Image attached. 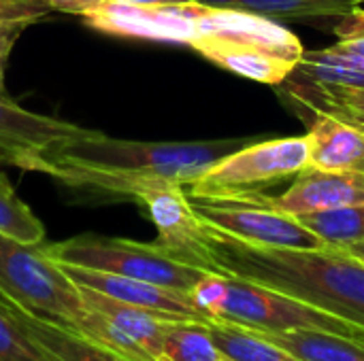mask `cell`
Returning <instances> with one entry per match:
<instances>
[{"mask_svg":"<svg viewBox=\"0 0 364 361\" xmlns=\"http://www.w3.org/2000/svg\"><path fill=\"white\" fill-rule=\"evenodd\" d=\"M207 328L218 349L230 361H303L256 330L226 321H207Z\"/></svg>","mask_w":364,"mask_h":361,"instance_id":"19","label":"cell"},{"mask_svg":"<svg viewBox=\"0 0 364 361\" xmlns=\"http://www.w3.org/2000/svg\"><path fill=\"white\" fill-rule=\"evenodd\" d=\"M360 4L363 0H237L239 11L256 13L279 23H322L328 19H341Z\"/></svg>","mask_w":364,"mask_h":361,"instance_id":"18","label":"cell"},{"mask_svg":"<svg viewBox=\"0 0 364 361\" xmlns=\"http://www.w3.org/2000/svg\"><path fill=\"white\" fill-rule=\"evenodd\" d=\"M296 219L331 247L348 249L350 245L364 240V204L307 213Z\"/></svg>","mask_w":364,"mask_h":361,"instance_id":"22","label":"cell"},{"mask_svg":"<svg viewBox=\"0 0 364 361\" xmlns=\"http://www.w3.org/2000/svg\"><path fill=\"white\" fill-rule=\"evenodd\" d=\"M292 72L314 83H324V85H335V87H346V89H364L363 64L335 51V47H326L318 51H303Z\"/></svg>","mask_w":364,"mask_h":361,"instance_id":"21","label":"cell"},{"mask_svg":"<svg viewBox=\"0 0 364 361\" xmlns=\"http://www.w3.org/2000/svg\"><path fill=\"white\" fill-rule=\"evenodd\" d=\"M107 194L139 202L158 230L156 243L175 260L220 274L209 245V230L192 209L183 185L164 179H130L115 183Z\"/></svg>","mask_w":364,"mask_h":361,"instance_id":"8","label":"cell"},{"mask_svg":"<svg viewBox=\"0 0 364 361\" xmlns=\"http://www.w3.org/2000/svg\"><path fill=\"white\" fill-rule=\"evenodd\" d=\"M363 2H364V0H363Z\"/></svg>","mask_w":364,"mask_h":361,"instance_id":"33","label":"cell"},{"mask_svg":"<svg viewBox=\"0 0 364 361\" xmlns=\"http://www.w3.org/2000/svg\"><path fill=\"white\" fill-rule=\"evenodd\" d=\"M47 253L58 264L139 279L183 294H190L209 274L175 260L158 243H136L100 234H81L47 245Z\"/></svg>","mask_w":364,"mask_h":361,"instance_id":"6","label":"cell"},{"mask_svg":"<svg viewBox=\"0 0 364 361\" xmlns=\"http://www.w3.org/2000/svg\"><path fill=\"white\" fill-rule=\"evenodd\" d=\"M252 138H220L194 143H145L111 138L90 130L51 145L34 172L49 174L75 189L107 194L130 179H164L190 185L226 155L250 145Z\"/></svg>","mask_w":364,"mask_h":361,"instance_id":"1","label":"cell"},{"mask_svg":"<svg viewBox=\"0 0 364 361\" xmlns=\"http://www.w3.org/2000/svg\"><path fill=\"white\" fill-rule=\"evenodd\" d=\"M0 296L15 309L58 326L83 313L79 287L47 253L45 243H21L0 232Z\"/></svg>","mask_w":364,"mask_h":361,"instance_id":"5","label":"cell"},{"mask_svg":"<svg viewBox=\"0 0 364 361\" xmlns=\"http://www.w3.org/2000/svg\"><path fill=\"white\" fill-rule=\"evenodd\" d=\"M79 294L87 309L98 311L105 317H109L132 343H136L143 349V353L151 361H158L160 347H162L168 326L175 319H181V317H173V315H164V313H156L149 309H141V306H132V304L113 300L94 289H87V287H79Z\"/></svg>","mask_w":364,"mask_h":361,"instance_id":"15","label":"cell"},{"mask_svg":"<svg viewBox=\"0 0 364 361\" xmlns=\"http://www.w3.org/2000/svg\"><path fill=\"white\" fill-rule=\"evenodd\" d=\"M55 9L49 0H0V21L34 23L51 15Z\"/></svg>","mask_w":364,"mask_h":361,"instance_id":"26","label":"cell"},{"mask_svg":"<svg viewBox=\"0 0 364 361\" xmlns=\"http://www.w3.org/2000/svg\"><path fill=\"white\" fill-rule=\"evenodd\" d=\"M0 361H47L6 300H0Z\"/></svg>","mask_w":364,"mask_h":361,"instance_id":"24","label":"cell"},{"mask_svg":"<svg viewBox=\"0 0 364 361\" xmlns=\"http://www.w3.org/2000/svg\"><path fill=\"white\" fill-rule=\"evenodd\" d=\"M267 200L275 209L294 217L364 204V172L320 170L307 166L294 177L290 189L282 196H267Z\"/></svg>","mask_w":364,"mask_h":361,"instance_id":"13","label":"cell"},{"mask_svg":"<svg viewBox=\"0 0 364 361\" xmlns=\"http://www.w3.org/2000/svg\"><path fill=\"white\" fill-rule=\"evenodd\" d=\"M53 4L55 11L62 13H70V15H81L83 11H87L90 6H94L100 0H49Z\"/></svg>","mask_w":364,"mask_h":361,"instance_id":"28","label":"cell"},{"mask_svg":"<svg viewBox=\"0 0 364 361\" xmlns=\"http://www.w3.org/2000/svg\"><path fill=\"white\" fill-rule=\"evenodd\" d=\"M196 215L213 230L241 243L275 249H322L326 243L294 215L275 209L267 194L243 198H192Z\"/></svg>","mask_w":364,"mask_h":361,"instance_id":"9","label":"cell"},{"mask_svg":"<svg viewBox=\"0 0 364 361\" xmlns=\"http://www.w3.org/2000/svg\"><path fill=\"white\" fill-rule=\"evenodd\" d=\"M190 296L209 321L237 323L258 332L318 330L364 343V328L360 326L241 277L209 272Z\"/></svg>","mask_w":364,"mask_h":361,"instance_id":"4","label":"cell"},{"mask_svg":"<svg viewBox=\"0 0 364 361\" xmlns=\"http://www.w3.org/2000/svg\"><path fill=\"white\" fill-rule=\"evenodd\" d=\"M0 232L21 243H43L45 228L41 219L19 200L4 174H0Z\"/></svg>","mask_w":364,"mask_h":361,"instance_id":"23","label":"cell"},{"mask_svg":"<svg viewBox=\"0 0 364 361\" xmlns=\"http://www.w3.org/2000/svg\"><path fill=\"white\" fill-rule=\"evenodd\" d=\"M292 111L307 123L311 168L364 172V132L358 126L301 106H292Z\"/></svg>","mask_w":364,"mask_h":361,"instance_id":"14","label":"cell"},{"mask_svg":"<svg viewBox=\"0 0 364 361\" xmlns=\"http://www.w3.org/2000/svg\"><path fill=\"white\" fill-rule=\"evenodd\" d=\"M207 230L220 274L260 283L364 328V262L348 249L256 247Z\"/></svg>","mask_w":364,"mask_h":361,"instance_id":"2","label":"cell"},{"mask_svg":"<svg viewBox=\"0 0 364 361\" xmlns=\"http://www.w3.org/2000/svg\"><path fill=\"white\" fill-rule=\"evenodd\" d=\"M15 315L26 328V332L32 336V340L41 347L47 361H132L124 355L92 345L90 340L68 332L66 328L53 321L38 319L19 309H15Z\"/></svg>","mask_w":364,"mask_h":361,"instance_id":"16","label":"cell"},{"mask_svg":"<svg viewBox=\"0 0 364 361\" xmlns=\"http://www.w3.org/2000/svg\"><path fill=\"white\" fill-rule=\"evenodd\" d=\"M196 2L209 9H237V0H196Z\"/></svg>","mask_w":364,"mask_h":361,"instance_id":"30","label":"cell"},{"mask_svg":"<svg viewBox=\"0 0 364 361\" xmlns=\"http://www.w3.org/2000/svg\"><path fill=\"white\" fill-rule=\"evenodd\" d=\"M158 361H230L213 343L207 321L175 319L162 340Z\"/></svg>","mask_w":364,"mask_h":361,"instance_id":"20","label":"cell"},{"mask_svg":"<svg viewBox=\"0 0 364 361\" xmlns=\"http://www.w3.org/2000/svg\"><path fill=\"white\" fill-rule=\"evenodd\" d=\"M335 34L339 36L337 45H333L335 51L364 66V9L356 6L354 11L343 15L335 26Z\"/></svg>","mask_w":364,"mask_h":361,"instance_id":"25","label":"cell"},{"mask_svg":"<svg viewBox=\"0 0 364 361\" xmlns=\"http://www.w3.org/2000/svg\"><path fill=\"white\" fill-rule=\"evenodd\" d=\"M309 166L307 136L252 140L220 160L194 183L183 185L192 198H243L296 177Z\"/></svg>","mask_w":364,"mask_h":361,"instance_id":"7","label":"cell"},{"mask_svg":"<svg viewBox=\"0 0 364 361\" xmlns=\"http://www.w3.org/2000/svg\"><path fill=\"white\" fill-rule=\"evenodd\" d=\"M258 332V330H256ZM303 361H364V343L331 332H260Z\"/></svg>","mask_w":364,"mask_h":361,"instance_id":"17","label":"cell"},{"mask_svg":"<svg viewBox=\"0 0 364 361\" xmlns=\"http://www.w3.org/2000/svg\"><path fill=\"white\" fill-rule=\"evenodd\" d=\"M28 26L30 23H26V21H0V96H6L4 94V70H6L9 55H11L17 38L21 36V32Z\"/></svg>","mask_w":364,"mask_h":361,"instance_id":"27","label":"cell"},{"mask_svg":"<svg viewBox=\"0 0 364 361\" xmlns=\"http://www.w3.org/2000/svg\"><path fill=\"white\" fill-rule=\"evenodd\" d=\"M350 123H354V126H358L360 130L364 132V119H354V121H350Z\"/></svg>","mask_w":364,"mask_h":361,"instance_id":"32","label":"cell"},{"mask_svg":"<svg viewBox=\"0 0 364 361\" xmlns=\"http://www.w3.org/2000/svg\"><path fill=\"white\" fill-rule=\"evenodd\" d=\"M87 128L38 115L0 96V162L23 170L36 168L38 157L55 143L79 136Z\"/></svg>","mask_w":364,"mask_h":361,"instance_id":"11","label":"cell"},{"mask_svg":"<svg viewBox=\"0 0 364 361\" xmlns=\"http://www.w3.org/2000/svg\"><path fill=\"white\" fill-rule=\"evenodd\" d=\"M60 266L75 285L94 289L113 300H119V302H126L132 306H141V309H149L156 313L181 317V319L209 321L200 313V309L196 306V302L192 300L190 294L168 289L162 285H154L147 281H139V279L111 274V272L90 270V268H79V266H68V264H60Z\"/></svg>","mask_w":364,"mask_h":361,"instance_id":"12","label":"cell"},{"mask_svg":"<svg viewBox=\"0 0 364 361\" xmlns=\"http://www.w3.org/2000/svg\"><path fill=\"white\" fill-rule=\"evenodd\" d=\"M348 251H350L352 255H356L358 260H363L364 262V240L363 243H356V245H350V247H348Z\"/></svg>","mask_w":364,"mask_h":361,"instance_id":"31","label":"cell"},{"mask_svg":"<svg viewBox=\"0 0 364 361\" xmlns=\"http://www.w3.org/2000/svg\"><path fill=\"white\" fill-rule=\"evenodd\" d=\"M215 66L245 79L279 85L305 47L279 21L239 9L200 6L198 34L188 45Z\"/></svg>","mask_w":364,"mask_h":361,"instance_id":"3","label":"cell"},{"mask_svg":"<svg viewBox=\"0 0 364 361\" xmlns=\"http://www.w3.org/2000/svg\"><path fill=\"white\" fill-rule=\"evenodd\" d=\"M200 4H173V6H141L117 0H100L79 17L94 30L158 43L190 45L198 34Z\"/></svg>","mask_w":364,"mask_h":361,"instance_id":"10","label":"cell"},{"mask_svg":"<svg viewBox=\"0 0 364 361\" xmlns=\"http://www.w3.org/2000/svg\"><path fill=\"white\" fill-rule=\"evenodd\" d=\"M128 4H141V6H173V4H190L196 0H117Z\"/></svg>","mask_w":364,"mask_h":361,"instance_id":"29","label":"cell"}]
</instances>
